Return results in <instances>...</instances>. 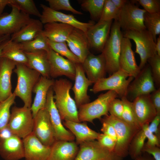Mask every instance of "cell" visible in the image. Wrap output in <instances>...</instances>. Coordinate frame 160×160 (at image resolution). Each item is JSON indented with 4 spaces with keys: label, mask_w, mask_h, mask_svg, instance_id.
Listing matches in <instances>:
<instances>
[{
    "label": "cell",
    "mask_w": 160,
    "mask_h": 160,
    "mask_svg": "<svg viewBox=\"0 0 160 160\" xmlns=\"http://www.w3.org/2000/svg\"><path fill=\"white\" fill-rule=\"evenodd\" d=\"M123 36L132 39L136 45L135 52L140 58L139 65L142 70L147 64L148 60L157 54L155 44L151 34L146 29L140 31H128L122 32Z\"/></svg>",
    "instance_id": "6"
},
{
    "label": "cell",
    "mask_w": 160,
    "mask_h": 160,
    "mask_svg": "<svg viewBox=\"0 0 160 160\" xmlns=\"http://www.w3.org/2000/svg\"><path fill=\"white\" fill-rule=\"evenodd\" d=\"M149 124L147 123L143 125L141 128L143 129L146 138L148 139L147 142L145 145L147 146H160V139L149 130L148 125Z\"/></svg>",
    "instance_id": "46"
},
{
    "label": "cell",
    "mask_w": 160,
    "mask_h": 160,
    "mask_svg": "<svg viewBox=\"0 0 160 160\" xmlns=\"http://www.w3.org/2000/svg\"><path fill=\"white\" fill-rule=\"evenodd\" d=\"M33 125L30 108L24 106L12 107L7 126L13 135L23 139L32 132Z\"/></svg>",
    "instance_id": "8"
},
{
    "label": "cell",
    "mask_w": 160,
    "mask_h": 160,
    "mask_svg": "<svg viewBox=\"0 0 160 160\" xmlns=\"http://www.w3.org/2000/svg\"><path fill=\"white\" fill-rule=\"evenodd\" d=\"M9 5L13 6L23 13L35 16L39 18L41 14L36 7L33 0H11Z\"/></svg>",
    "instance_id": "39"
},
{
    "label": "cell",
    "mask_w": 160,
    "mask_h": 160,
    "mask_svg": "<svg viewBox=\"0 0 160 160\" xmlns=\"http://www.w3.org/2000/svg\"><path fill=\"white\" fill-rule=\"evenodd\" d=\"M127 1L120 9L117 20L121 29L125 31H140L146 29L144 23V16L146 11Z\"/></svg>",
    "instance_id": "9"
},
{
    "label": "cell",
    "mask_w": 160,
    "mask_h": 160,
    "mask_svg": "<svg viewBox=\"0 0 160 160\" xmlns=\"http://www.w3.org/2000/svg\"><path fill=\"white\" fill-rule=\"evenodd\" d=\"M19 44L21 49L24 52H32L41 50L48 52L51 49L48 44L47 38L42 32L33 39Z\"/></svg>",
    "instance_id": "33"
},
{
    "label": "cell",
    "mask_w": 160,
    "mask_h": 160,
    "mask_svg": "<svg viewBox=\"0 0 160 160\" xmlns=\"http://www.w3.org/2000/svg\"><path fill=\"white\" fill-rule=\"evenodd\" d=\"M156 89L151 67L146 64L129 84L126 97L132 102L137 97L150 94Z\"/></svg>",
    "instance_id": "10"
},
{
    "label": "cell",
    "mask_w": 160,
    "mask_h": 160,
    "mask_svg": "<svg viewBox=\"0 0 160 160\" xmlns=\"http://www.w3.org/2000/svg\"><path fill=\"white\" fill-rule=\"evenodd\" d=\"M127 0H111V1L118 9H121L127 2Z\"/></svg>",
    "instance_id": "53"
},
{
    "label": "cell",
    "mask_w": 160,
    "mask_h": 160,
    "mask_svg": "<svg viewBox=\"0 0 160 160\" xmlns=\"http://www.w3.org/2000/svg\"><path fill=\"white\" fill-rule=\"evenodd\" d=\"M72 87V83L66 79L54 81L52 88L55 104L62 120L80 122L77 105L70 93Z\"/></svg>",
    "instance_id": "1"
},
{
    "label": "cell",
    "mask_w": 160,
    "mask_h": 160,
    "mask_svg": "<svg viewBox=\"0 0 160 160\" xmlns=\"http://www.w3.org/2000/svg\"><path fill=\"white\" fill-rule=\"evenodd\" d=\"M142 151L152 155L155 160H160V149L159 147L148 146L144 145Z\"/></svg>",
    "instance_id": "51"
},
{
    "label": "cell",
    "mask_w": 160,
    "mask_h": 160,
    "mask_svg": "<svg viewBox=\"0 0 160 160\" xmlns=\"http://www.w3.org/2000/svg\"><path fill=\"white\" fill-rule=\"evenodd\" d=\"M63 124L74 136L78 145L97 139L100 134L91 129L85 122L81 123L65 120Z\"/></svg>",
    "instance_id": "31"
},
{
    "label": "cell",
    "mask_w": 160,
    "mask_h": 160,
    "mask_svg": "<svg viewBox=\"0 0 160 160\" xmlns=\"http://www.w3.org/2000/svg\"><path fill=\"white\" fill-rule=\"evenodd\" d=\"M22 140L25 160H48L51 147L43 144L33 132Z\"/></svg>",
    "instance_id": "20"
},
{
    "label": "cell",
    "mask_w": 160,
    "mask_h": 160,
    "mask_svg": "<svg viewBox=\"0 0 160 160\" xmlns=\"http://www.w3.org/2000/svg\"><path fill=\"white\" fill-rule=\"evenodd\" d=\"M9 13L0 15V36L14 34L27 24L31 18L30 15L20 11L15 6H11Z\"/></svg>",
    "instance_id": "15"
},
{
    "label": "cell",
    "mask_w": 160,
    "mask_h": 160,
    "mask_svg": "<svg viewBox=\"0 0 160 160\" xmlns=\"http://www.w3.org/2000/svg\"><path fill=\"white\" fill-rule=\"evenodd\" d=\"M97 140L103 147L110 151H113L116 143L114 139L104 134L100 133Z\"/></svg>",
    "instance_id": "47"
},
{
    "label": "cell",
    "mask_w": 160,
    "mask_h": 160,
    "mask_svg": "<svg viewBox=\"0 0 160 160\" xmlns=\"http://www.w3.org/2000/svg\"><path fill=\"white\" fill-rule=\"evenodd\" d=\"M49 7L52 9L57 11L63 10L70 11L73 14L81 15V12L74 9L71 5L69 0H47Z\"/></svg>",
    "instance_id": "42"
},
{
    "label": "cell",
    "mask_w": 160,
    "mask_h": 160,
    "mask_svg": "<svg viewBox=\"0 0 160 160\" xmlns=\"http://www.w3.org/2000/svg\"><path fill=\"white\" fill-rule=\"evenodd\" d=\"M120 9L116 7L111 0H105L101 17L98 22L117 20Z\"/></svg>",
    "instance_id": "41"
},
{
    "label": "cell",
    "mask_w": 160,
    "mask_h": 160,
    "mask_svg": "<svg viewBox=\"0 0 160 160\" xmlns=\"http://www.w3.org/2000/svg\"><path fill=\"white\" fill-rule=\"evenodd\" d=\"M16 63L6 58L0 57V101L6 100L12 93L11 76Z\"/></svg>",
    "instance_id": "25"
},
{
    "label": "cell",
    "mask_w": 160,
    "mask_h": 160,
    "mask_svg": "<svg viewBox=\"0 0 160 160\" xmlns=\"http://www.w3.org/2000/svg\"><path fill=\"white\" fill-rule=\"evenodd\" d=\"M132 46L130 39L123 37L121 43L119 66V69L125 71L134 78L141 70L137 64Z\"/></svg>",
    "instance_id": "23"
},
{
    "label": "cell",
    "mask_w": 160,
    "mask_h": 160,
    "mask_svg": "<svg viewBox=\"0 0 160 160\" xmlns=\"http://www.w3.org/2000/svg\"><path fill=\"white\" fill-rule=\"evenodd\" d=\"M11 0H0V15L3 13V11L7 5H9Z\"/></svg>",
    "instance_id": "54"
},
{
    "label": "cell",
    "mask_w": 160,
    "mask_h": 160,
    "mask_svg": "<svg viewBox=\"0 0 160 160\" xmlns=\"http://www.w3.org/2000/svg\"><path fill=\"white\" fill-rule=\"evenodd\" d=\"M22 139L15 135L0 140V155L5 160H20L24 158Z\"/></svg>",
    "instance_id": "24"
},
{
    "label": "cell",
    "mask_w": 160,
    "mask_h": 160,
    "mask_svg": "<svg viewBox=\"0 0 160 160\" xmlns=\"http://www.w3.org/2000/svg\"><path fill=\"white\" fill-rule=\"evenodd\" d=\"M79 148L74 141L56 140L51 147L48 160H75Z\"/></svg>",
    "instance_id": "26"
},
{
    "label": "cell",
    "mask_w": 160,
    "mask_h": 160,
    "mask_svg": "<svg viewBox=\"0 0 160 160\" xmlns=\"http://www.w3.org/2000/svg\"><path fill=\"white\" fill-rule=\"evenodd\" d=\"M66 43L70 50L81 63L90 53V46L86 34L79 29L74 28Z\"/></svg>",
    "instance_id": "19"
},
{
    "label": "cell",
    "mask_w": 160,
    "mask_h": 160,
    "mask_svg": "<svg viewBox=\"0 0 160 160\" xmlns=\"http://www.w3.org/2000/svg\"><path fill=\"white\" fill-rule=\"evenodd\" d=\"M13 135L7 125L0 131V140L8 138Z\"/></svg>",
    "instance_id": "52"
},
{
    "label": "cell",
    "mask_w": 160,
    "mask_h": 160,
    "mask_svg": "<svg viewBox=\"0 0 160 160\" xmlns=\"http://www.w3.org/2000/svg\"><path fill=\"white\" fill-rule=\"evenodd\" d=\"M76 75L75 83L71 89L74 95V100L77 108L90 102L87 94L89 86L92 83L86 77L81 63L75 64Z\"/></svg>",
    "instance_id": "21"
},
{
    "label": "cell",
    "mask_w": 160,
    "mask_h": 160,
    "mask_svg": "<svg viewBox=\"0 0 160 160\" xmlns=\"http://www.w3.org/2000/svg\"><path fill=\"white\" fill-rule=\"evenodd\" d=\"M40 7L42 11L40 20L43 24L54 22L66 24L79 29L86 33L88 29L95 24L93 21L88 23L81 22L72 15L66 14L53 10L43 4H40Z\"/></svg>",
    "instance_id": "13"
},
{
    "label": "cell",
    "mask_w": 160,
    "mask_h": 160,
    "mask_svg": "<svg viewBox=\"0 0 160 160\" xmlns=\"http://www.w3.org/2000/svg\"><path fill=\"white\" fill-rule=\"evenodd\" d=\"M10 39H7L1 43L0 44V57H1V52L2 50L4 47L7 44V43L8 42L9 40H10Z\"/></svg>",
    "instance_id": "58"
},
{
    "label": "cell",
    "mask_w": 160,
    "mask_h": 160,
    "mask_svg": "<svg viewBox=\"0 0 160 160\" xmlns=\"http://www.w3.org/2000/svg\"><path fill=\"white\" fill-rule=\"evenodd\" d=\"M105 1L83 0L79 1V2L82 9L88 12L92 19L98 21L102 14Z\"/></svg>",
    "instance_id": "34"
},
{
    "label": "cell",
    "mask_w": 160,
    "mask_h": 160,
    "mask_svg": "<svg viewBox=\"0 0 160 160\" xmlns=\"http://www.w3.org/2000/svg\"><path fill=\"white\" fill-rule=\"evenodd\" d=\"M74 28L68 24L52 22L44 25L42 33L49 41L56 42H65Z\"/></svg>",
    "instance_id": "29"
},
{
    "label": "cell",
    "mask_w": 160,
    "mask_h": 160,
    "mask_svg": "<svg viewBox=\"0 0 160 160\" xmlns=\"http://www.w3.org/2000/svg\"><path fill=\"white\" fill-rule=\"evenodd\" d=\"M14 72L17 76V82L13 93L22 100L24 106L30 108L33 90L41 74L25 64L20 63H16Z\"/></svg>",
    "instance_id": "2"
},
{
    "label": "cell",
    "mask_w": 160,
    "mask_h": 160,
    "mask_svg": "<svg viewBox=\"0 0 160 160\" xmlns=\"http://www.w3.org/2000/svg\"><path fill=\"white\" fill-rule=\"evenodd\" d=\"M134 79L126 72L119 69L108 77L98 80L90 90L95 94L105 90L113 91L121 98L126 97L128 87Z\"/></svg>",
    "instance_id": "7"
},
{
    "label": "cell",
    "mask_w": 160,
    "mask_h": 160,
    "mask_svg": "<svg viewBox=\"0 0 160 160\" xmlns=\"http://www.w3.org/2000/svg\"><path fill=\"white\" fill-rule=\"evenodd\" d=\"M24 52L28 60L26 65L38 72L41 76L49 78L50 68L48 52L41 50L32 52Z\"/></svg>",
    "instance_id": "28"
},
{
    "label": "cell",
    "mask_w": 160,
    "mask_h": 160,
    "mask_svg": "<svg viewBox=\"0 0 160 160\" xmlns=\"http://www.w3.org/2000/svg\"><path fill=\"white\" fill-rule=\"evenodd\" d=\"M113 151L103 147L95 140L87 141L80 145L75 160H121Z\"/></svg>",
    "instance_id": "12"
},
{
    "label": "cell",
    "mask_w": 160,
    "mask_h": 160,
    "mask_svg": "<svg viewBox=\"0 0 160 160\" xmlns=\"http://www.w3.org/2000/svg\"><path fill=\"white\" fill-rule=\"evenodd\" d=\"M151 122L148 125L149 130L160 139L159 126L160 123V115H156Z\"/></svg>",
    "instance_id": "49"
},
{
    "label": "cell",
    "mask_w": 160,
    "mask_h": 160,
    "mask_svg": "<svg viewBox=\"0 0 160 160\" xmlns=\"http://www.w3.org/2000/svg\"><path fill=\"white\" fill-rule=\"evenodd\" d=\"M146 137L141 128L135 135L129 145V153L134 159L141 154Z\"/></svg>",
    "instance_id": "38"
},
{
    "label": "cell",
    "mask_w": 160,
    "mask_h": 160,
    "mask_svg": "<svg viewBox=\"0 0 160 160\" xmlns=\"http://www.w3.org/2000/svg\"><path fill=\"white\" fill-rule=\"evenodd\" d=\"M16 97L12 93L7 99L0 101V131L8 124L11 114L10 108L15 102Z\"/></svg>",
    "instance_id": "37"
},
{
    "label": "cell",
    "mask_w": 160,
    "mask_h": 160,
    "mask_svg": "<svg viewBox=\"0 0 160 160\" xmlns=\"http://www.w3.org/2000/svg\"><path fill=\"white\" fill-rule=\"evenodd\" d=\"M47 39L48 44L51 49L74 64L81 63L78 58L70 50L66 42H56Z\"/></svg>",
    "instance_id": "40"
},
{
    "label": "cell",
    "mask_w": 160,
    "mask_h": 160,
    "mask_svg": "<svg viewBox=\"0 0 160 160\" xmlns=\"http://www.w3.org/2000/svg\"><path fill=\"white\" fill-rule=\"evenodd\" d=\"M43 29V24L40 20L31 18L20 30L10 35V39L19 43L29 41L41 33Z\"/></svg>",
    "instance_id": "30"
},
{
    "label": "cell",
    "mask_w": 160,
    "mask_h": 160,
    "mask_svg": "<svg viewBox=\"0 0 160 160\" xmlns=\"http://www.w3.org/2000/svg\"><path fill=\"white\" fill-rule=\"evenodd\" d=\"M102 125L101 131L103 133L106 135L116 141V135L115 130L111 124L105 122H102Z\"/></svg>",
    "instance_id": "50"
},
{
    "label": "cell",
    "mask_w": 160,
    "mask_h": 160,
    "mask_svg": "<svg viewBox=\"0 0 160 160\" xmlns=\"http://www.w3.org/2000/svg\"><path fill=\"white\" fill-rule=\"evenodd\" d=\"M10 38V35H6L0 36V44Z\"/></svg>",
    "instance_id": "57"
},
{
    "label": "cell",
    "mask_w": 160,
    "mask_h": 160,
    "mask_svg": "<svg viewBox=\"0 0 160 160\" xmlns=\"http://www.w3.org/2000/svg\"><path fill=\"white\" fill-rule=\"evenodd\" d=\"M133 2H138L146 12L150 13L160 12V0H134Z\"/></svg>",
    "instance_id": "44"
},
{
    "label": "cell",
    "mask_w": 160,
    "mask_h": 160,
    "mask_svg": "<svg viewBox=\"0 0 160 160\" xmlns=\"http://www.w3.org/2000/svg\"><path fill=\"white\" fill-rule=\"evenodd\" d=\"M102 122L110 124L114 127L116 135V144L113 150L118 156L122 158L129 153L130 143L138 130L128 124L122 120L112 115L105 116Z\"/></svg>",
    "instance_id": "4"
},
{
    "label": "cell",
    "mask_w": 160,
    "mask_h": 160,
    "mask_svg": "<svg viewBox=\"0 0 160 160\" xmlns=\"http://www.w3.org/2000/svg\"><path fill=\"white\" fill-rule=\"evenodd\" d=\"M54 93L52 87L48 91L44 108L49 114L56 140L73 141L74 136L65 128L62 122L60 116L55 104Z\"/></svg>",
    "instance_id": "11"
},
{
    "label": "cell",
    "mask_w": 160,
    "mask_h": 160,
    "mask_svg": "<svg viewBox=\"0 0 160 160\" xmlns=\"http://www.w3.org/2000/svg\"><path fill=\"white\" fill-rule=\"evenodd\" d=\"M112 21L98 22L87 31L90 48L102 52L109 37Z\"/></svg>",
    "instance_id": "17"
},
{
    "label": "cell",
    "mask_w": 160,
    "mask_h": 160,
    "mask_svg": "<svg viewBox=\"0 0 160 160\" xmlns=\"http://www.w3.org/2000/svg\"><path fill=\"white\" fill-rule=\"evenodd\" d=\"M135 160H155L154 159L147 156L142 155L141 154L136 158Z\"/></svg>",
    "instance_id": "56"
},
{
    "label": "cell",
    "mask_w": 160,
    "mask_h": 160,
    "mask_svg": "<svg viewBox=\"0 0 160 160\" xmlns=\"http://www.w3.org/2000/svg\"><path fill=\"white\" fill-rule=\"evenodd\" d=\"M150 98L155 109L157 115H160V88L156 89L150 94Z\"/></svg>",
    "instance_id": "48"
},
{
    "label": "cell",
    "mask_w": 160,
    "mask_h": 160,
    "mask_svg": "<svg viewBox=\"0 0 160 160\" xmlns=\"http://www.w3.org/2000/svg\"><path fill=\"white\" fill-rule=\"evenodd\" d=\"M132 102L136 119L141 127L144 124H149L157 115L150 94L139 96Z\"/></svg>",
    "instance_id": "18"
},
{
    "label": "cell",
    "mask_w": 160,
    "mask_h": 160,
    "mask_svg": "<svg viewBox=\"0 0 160 160\" xmlns=\"http://www.w3.org/2000/svg\"><path fill=\"white\" fill-rule=\"evenodd\" d=\"M147 62L151 67L154 82L159 86L160 84V56L156 54L150 58Z\"/></svg>",
    "instance_id": "43"
},
{
    "label": "cell",
    "mask_w": 160,
    "mask_h": 160,
    "mask_svg": "<svg viewBox=\"0 0 160 160\" xmlns=\"http://www.w3.org/2000/svg\"><path fill=\"white\" fill-rule=\"evenodd\" d=\"M144 23L156 43L157 36L160 34V12L150 13L146 12L144 16Z\"/></svg>",
    "instance_id": "35"
},
{
    "label": "cell",
    "mask_w": 160,
    "mask_h": 160,
    "mask_svg": "<svg viewBox=\"0 0 160 160\" xmlns=\"http://www.w3.org/2000/svg\"><path fill=\"white\" fill-rule=\"evenodd\" d=\"M123 110V106L121 99L116 98L110 103L108 113L110 115L121 119Z\"/></svg>",
    "instance_id": "45"
},
{
    "label": "cell",
    "mask_w": 160,
    "mask_h": 160,
    "mask_svg": "<svg viewBox=\"0 0 160 160\" xmlns=\"http://www.w3.org/2000/svg\"><path fill=\"white\" fill-rule=\"evenodd\" d=\"M54 81L41 76L33 87V92L35 95L30 108L33 118L40 110L44 108L48 91Z\"/></svg>",
    "instance_id": "27"
},
{
    "label": "cell",
    "mask_w": 160,
    "mask_h": 160,
    "mask_svg": "<svg viewBox=\"0 0 160 160\" xmlns=\"http://www.w3.org/2000/svg\"><path fill=\"white\" fill-rule=\"evenodd\" d=\"M0 57L6 58L16 63L25 65L28 61L25 54L21 49L20 44L12 41L10 39L4 47Z\"/></svg>",
    "instance_id": "32"
},
{
    "label": "cell",
    "mask_w": 160,
    "mask_h": 160,
    "mask_svg": "<svg viewBox=\"0 0 160 160\" xmlns=\"http://www.w3.org/2000/svg\"><path fill=\"white\" fill-rule=\"evenodd\" d=\"M48 56L50 65V77L56 78L64 76L74 80L75 64L51 49L48 52Z\"/></svg>",
    "instance_id": "16"
},
{
    "label": "cell",
    "mask_w": 160,
    "mask_h": 160,
    "mask_svg": "<svg viewBox=\"0 0 160 160\" xmlns=\"http://www.w3.org/2000/svg\"><path fill=\"white\" fill-rule=\"evenodd\" d=\"M123 37L117 21L114 20L109 37L101 52L105 60L106 72L110 75L119 69V59Z\"/></svg>",
    "instance_id": "3"
},
{
    "label": "cell",
    "mask_w": 160,
    "mask_h": 160,
    "mask_svg": "<svg viewBox=\"0 0 160 160\" xmlns=\"http://www.w3.org/2000/svg\"><path fill=\"white\" fill-rule=\"evenodd\" d=\"M121 99L123 106L121 120L131 126L140 130L141 127L136 119L132 106V102L129 100L126 97H123Z\"/></svg>",
    "instance_id": "36"
},
{
    "label": "cell",
    "mask_w": 160,
    "mask_h": 160,
    "mask_svg": "<svg viewBox=\"0 0 160 160\" xmlns=\"http://www.w3.org/2000/svg\"><path fill=\"white\" fill-rule=\"evenodd\" d=\"M118 97L115 92L109 90L99 95L93 101L80 105L78 111L79 121L92 123L94 119H100L102 116L108 115L110 103Z\"/></svg>",
    "instance_id": "5"
},
{
    "label": "cell",
    "mask_w": 160,
    "mask_h": 160,
    "mask_svg": "<svg viewBox=\"0 0 160 160\" xmlns=\"http://www.w3.org/2000/svg\"><path fill=\"white\" fill-rule=\"evenodd\" d=\"M81 64L87 78L92 84L105 77L106 64L102 54L95 55L90 52Z\"/></svg>",
    "instance_id": "22"
},
{
    "label": "cell",
    "mask_w": 160,
    "mask_h": 160,
    "mask_svg": "<svg viewBox=\"0 0 160 160\" xmlns=\"http://www.w3.org/2000/svg\"><path fill=\"white\" fill-rule=\"evenodd\" d=\"M156 50L157 55L160 56V36L157 38L155 44Z\"/></svg>",
    "instance_id": "55"
},
{
    "label": "cell",
    "mask_w": 160,
    "mask_h": 160,
    "mask_svg": "<svg viewBox=\"0 0 160 160\" xmlns=\"http://www.w3.org/2000/svg\"><path fill=\"white\" fill-rule=\"evenodd\" d=\"M33 133L44 145L51 147L56 141L49 114L44 108L33 118Z\"/></svg>",
    "instance_id": "14"
}]
</instances>
